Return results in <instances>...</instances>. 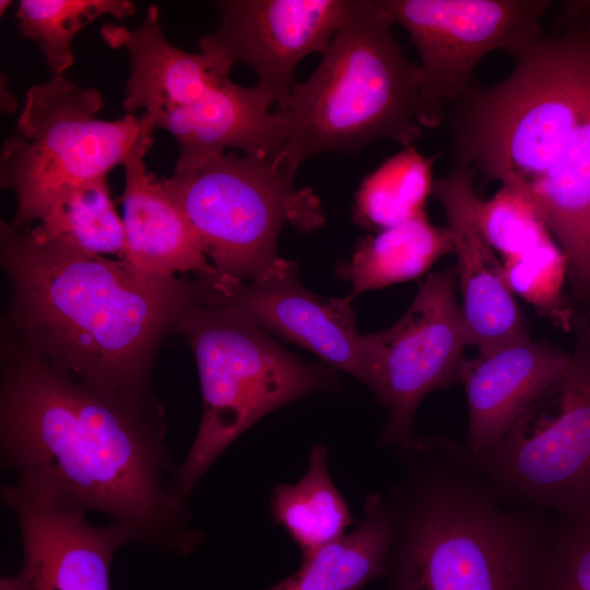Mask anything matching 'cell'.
<instances>
[{"label":"cell","mask_w":590,"mask_h":590,"mask_svg":"<svg viewBox=\"0 0 590 590\" xmlns=\"http://www.w3.org/2000/svg\"><path fill=\"white\" fill-rule=\"evenodd\" d=\"M193 352L202 394L196 437L178 464L176 489L188 505L216 459L249 427L280 406L337 387L334 369L307 363L225 304L203 302L179 319Z\"/></svg>","instance_id":"8992f818"},{"label":"cell","mask_w":590,"mask_h":590,"mask_svg":"<svg viewBox=\"0 0 590 590\" xmlns=\"http://www.w3.org/2000/svg\"><path fill=\"white\" fill-rule=\"evenodd\" d=\"M155 128L149 129L123 164V226L126 257L132 267L160 276L189 273L213 281L215 270L184 210L161 178L150 172L144 157Z\"/></svg>","instance_id":"ac0fdd59"},{"label":"cell","mask_w":590,"mask_h":590,"mask_svg":"<svg viewBox=\"0 0 590 590\" xmlns=\"http://www.w3.org/2000/svg\"><path fill=\"white\" fill-rule=\"evenodd\" d=\"M129 0H22L16 19L21 35L34 40L55 76L74 63L71 42L103 15L125 20L135 12Z\"/></svg>","instance_id":"d4e9b609"},{"label":"cell","mask_w":590,"mask_h":590,"mask_svg":"<svg viewBox=\"0 0 590 590\" xmlns=\"http://www.w3.org/2000/svg\"><path fill=\"white\" fill-rule=\"evenodd\" d=\"M562 23L590 45V0L567 1L563 5Z\"/></svg>","instance_id":"f1b7e54d"},{"label":"cell","mask_w":590,"mask_h":590,"mask_svg":"<svg viewBox=\"0 0 590 590\" xmlns=\"http://www.w3.org/2000/svg\"><path fill=\"white\" fill-rule=\"evenodd\" d=\"M403 27L420 58V120L437 127L470 88L479 62L504 50L516 56L542 37L545 0H376Z\"/></svg>","instance_id":"30bf717a"},{"label":"cell","mask_w":590,"mask_h":590,"mask_svg":"<svg viewBox=\"0 0 590 590\" xmlns=\"http://www.w3.org/2000/svg\"><path fill=\"white\" fill-rule=\"evenodd\" d=\"M502 273L512 294L521 296L558 326H570L573 312L562 299L567 260L554 238L504 259Z\"/></svg>","instance_id":"484cf974"},{"label":"cell","mask_w":590,"mask_h":590,"mask_svg":"<svg viewBox=\"0 0 590 590\" xmlns=\"http://www.w3.org/2000/svg\"><path fill=\"white\" fill-rule=\"evenodd\" d=\"M514 58L504 81L458 101L457 163L538 208L574 297L590 303V45L565 31Z\"/></svg>","instance_id":"3957f363"},{"label":"cell","mask_w":590,"mask_h":590,"mask_svg":"<svg viewBox=\"0 0 590 590\" xmlns=\"http://www.w3.org/2000/svg\"><path fill=\"white\" fill-rule=\"evenodd\" d=\"M163 185L189 219L215 270L213 287L250 283L282 272L284 225L309 233L324 223L320 199L299 188L275 160L224 153L175 167Z\"/></svg>","instance_id":"52a82bcc"},{"label":"cell","mask_w":590,"mask_h":590,"mask_svg":"<svg viewBox=\"0 0 590 590\" xmlns=\"http://www.w3.org/2000/svg\"><path fill=\"white\" fill-rule=\"evenodd\" d=\"M352 297H322L306 290L291 261L280 273L256 282L213 287L208 302L225 304L267 332L295 343L367 386L364 335L355 326Z\"/></svg>","instance_id":"5bb4252c"},{"label":"cell","mask_w":590,"mask_h":590,"mask_svg":"<svg viewBox=\"0 0 590 590\" xmlns=\"http://www.w3.org/2000/svg\"><path fill=\"white\" fill-rule=\"evenodd\" d=\"M274 101L258 86H241L224 76L191 104L155 122L173 134L179 148L176 166H187L224 154L276 160L287 140V122L272 111Z\"/></svg>","instance_id":"e0dca14e"},{"label":"cell","mask_w":590,"mask_h":590,"mask_svg":"<svg viewBox=\"0 0 590 590\" xmlns=\"http://www.w3.org/2000/svg\"><path fill=\"white\" fill-rule=\"evenodd\" d=\"M103 106L99 91L82 88L64 75L28 90L0 158L1 187L11 189L17 202L13 227L38 221L62 189L123 166L144 133L155 128L145 113L101 119Z\"/></svg>","instance_id":"9c48e42d"},{"label":"cell","mask_w":590,"mask_h":590,"mask_svg":"<svg viewBox=\"0 0 590 590\" xmlns=\"http://www.w3.org/2000/svg\"><path fill=\"white\" fill-rule=\"evenodd\" d=\"M11 288L9 338L111 401L163 411L150 388L155 351L208 283L160 276L1 224ZM8 337V335H7Z\"/></svg>","instance_id":"7a4b0ae2"},{"label":"cell","mask_w":590,"mask_h":590,"mask_svg":"<svg viewBox=\"0 0 590 590\" xmlns=\"http://www.w3.org/2000/svg\"><path fill=\"white\" fill-rule=\"evenodd\" d=\"M436 158L410 145L381 163L363 179L355 193L354 222L381 231L425 213L435 181Z\"/></svg>","instance_id":"cb8c5ba5"},{"label":"cell","mask_w":590,"mask_h":590,"mask_svg":"<svg viewBox=\"0 0 590 590\" xmlns=\"http://www.w3.org/2000/svg\"><path fill=\"white\" fill-rule=\"evenodd\" d=\"M20 529L22 564L0 590H111L115 554L132 543L123 527L92 523L87 511L26 480L1 489Z\"/></svg>","instance_id":"7c38bea8"},{"label":"cell","mask_w":590,"mask_h":590,"mask_svg":"<svg viewBox=\"0 0 590 590\" xmlns=\"http://www.w3.org/2000/svg\"><path fill=\"white\" fill-rule=\"evenodd\" d=\"M456 290L452 268L430 273L396 323L364 335L367 387L389 412L380 436L382 445H410L422 400L433 390L459 381L469 343Z\"/></svg>","instance_id":"8fae6325"},{"label":"cell","mask_w":590,"mask_h":590,"mask_svg":"<svg viewBox=\"0 0 590 590\" xmlns=\"http://www.w3.org/2000/svg\"><path fill=\"white\" fill-rule=\"evenodd\" d=\"M327 457L322 445L314 446L304 476L295 484L276 486L271 494L273 520L286 531L302 557L339 539L353 523L330 476Z\"/></svg>","instance_id":"7402d4cb"},{"label":"cell","mask_w":590,"mask_h":590,"mask_svg":"<svg viewBox=\"0 0 590 590\" xmlns=\"http://www.w3.org/2000/svg\"><path fill=\"white\" fill-rule=\"evenodd\" d=\"M12 4V1L9 0H1L0 2V13L3 14L4 11Z\"/></svg>","instance_id":"f546056e"},{"label":"cell","mask_w":590,"mask_h":590,"mask_svg":"<svg viewBox=\"0 0 590 590\" xmlns=\"http://www.w3.org/2000/svg\"><path fill=\"white\" fill-rule=\"evenodd\" d=\"M473 175L470 167L456 163L434 181L432 196L446 214L452 238L468 343L483 353L529 334L524 316L504 281L502 264L481 231V200Z\"/></svg>","instance_id":"9a60e30c"},{"label":"cell","mask_w":590,"mask_h":590,"mask_svg":"<svg viewBox=\"0 0 590 590\" xmlns=\"http://www.w3.org/2000/svg\"><path fill=\"white\" fill-rule=\"evenodd\" d=\"M544 590H590V518L553 529Z\"/></svg>","instance_id":"83f0119b"},{"label":"cell","mask_w":590,"mask_h":590,"mask_svg":"<svg viewBox=\"0 0 590 590\" xmlns=\"http://www.w3.org/2000/svg\"><path fill=\"white\" fill-rule=\"evenodd\" d=\"M28 227L37 237L81 252L126 257L123 221L115 210L106 177L62 189L38 224Z\"/></svg>","instance_id":"603a6c76"},{"label":"cell","mask_w":590,"mask_h":590,"mask_svg":"<svg viewBox=\"0 0 590 590\" xmlns=\"http://www.w3.org/2000/svg\"><path fill=\"white\" fill-rule=\"evenodd\" d=\"M575 345L560 378L493 446L476 452L436 438L453 462L504 499L564 522L590 518V319L573 312Z\"/></svg>","instance_id":"ba28073f"},{"label":"cell","mask_w":590,"mask_h":590,"mask_svg":"<svg viewBox=\"0 0 590 590\" xmlns=\"http://www.w3.org/2000/svg\"><path fill=\"white\" fill-rule=\"evenodd\" d=\"M452 252L448 227L430 224L426 213L362 238L339 275L352 285L350 295L413 280Z\"/></svg>","instance_id":"44dd1931"},{"label":"cell","mask_w":590,"mask_h":590,"mask_svg":"<svg viewBox=\"0 0 590 590\" xmlns=\"http://www.w3.org/2000/svg\"><path fill=\"white\" fill-rule=\"evenodd\" d=\"M479 222L489 247L504 259L554 238L538 208L506 186L489 200L480 201Z\"/></svg>","instance_id":"4316f807"},{"label":"cell","mask_w":590,"mask_h":590,"mask_svg":"<svg viewBox=\"0 0 590 590\" xmlns=\"http://www.w3.org/2000/svg\"><path fill=\"white\" fill-rule=\"evenodd\" d=\"M403 452L408 475L387 498L394 526L387 590H544L553 529L543 511L506 506L433 438Z\"/></svg>","instance_id":"277c9868"},{"label":"cell","mask_w":590,"mask_h":590,"mask_svg":"<svg viewBox=\"0 0 590 590\" xmlns=\"http://www.w3.org/2000/svg\"><path fill=\"white\" fill-rule=\"evenodd\" d=\"M391 27L376 0H349L318 67L278 109L288 133L275 162L287 173L318 153L356 154L379 139L406 148L421 137L420 68Z\"/></svg>","instance_id":"5b68a950"},{"label":"cell","mask_w":590,"mask_h":590,"mask_svg":"<svg viewBox=\"0 0 590 590\" xmlns=\"http://www.w3.org/2000/svg\"><path fill=\"white\" fill-rule=\"evenodd\" d=\"M364 519L339 539L302 557L299 568L267 590H363L384 578L394 534L386 497L374 493L364 503Z\"/></svg>","instance_id":"ffe728a7"},{"label":"cell","mask_w":590,"mask_h":590,"mask_svg":"<svg viewBox=\"0 0 590 590\" xmlns=\"http://www.w3.org/2000/svg\"><path fill=\"white\" fill-rule=\"evenodd\" d=\"M1 464L128 530L132 543L187 556L202 542L176 489L164 411L109 400L7 337Z\"/></svg>","instance_id":"6da1fadb"},{"label":"cell","mask_w":590,"mask_h":590,"mask_svg":"<svg viewBox=\"0 0 590 590\" xmlns=\"http://www.w3.org/2000/svg\"><path fill=\"white\" fill-rule=\"evenodd\" d=\"M103 40L113 49H125L131 72L126 84L123 108L132 114L144 109L155 122L187 106L224 76L201 51L187 52L164 36L158 9L150 5L135 28L104 24ZM156 128V127H155Z\"/></svg>","instance_id":"d6986e66"},{"label":"cell","mask_w":590,"mask_h":590,"mask_svg":"<svg viewBox=\"0 0 590 590\" xmlns=\"http://www.w3.org/2000/svg\"><path fill=\"white\" fill-rule=\"evenodd\" d=\"M569 354L529 335L463 362L460 378L468 403L462 446L484 450L509 430L564 374Z\"/></svg>","instance_id":"2e32d148"},{"label":"cell","mask_w":590,"mask_h":590,"mask_svg":"<svg viewBox=\"0 0 590 590\" xmlns=\"http://www.w3.org/2000/svg\"><path fill=\"white\" fill-rule=\"evenodd\" d=\"M347 7L349 0L216 1L219 24L200 38V51L224 75L237 62L249 66L255 85L281 109L296 83L299 62L324 52Z\"/></svg>","instance_id":"4fadbf2b"}]
</instances>
